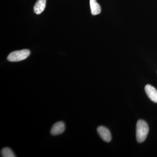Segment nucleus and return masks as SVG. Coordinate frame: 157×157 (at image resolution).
<instances>
[{"instance_id":"1","label":"nucleus","mask_w":157,"mask_h":157,"mask_svg":"<svg viewBox=\"0 0 157 157\" xmlns=\"http://www.w3.org/2000/svg\"><path fill=\"white\" fill-rule=\"evenodd\" d=\"M149 132L148 125L145 121L139 120L136 125V139L137 142L142 143L146 139Z\"/></svg>"},{"instance_id":"3","label":"nucleus","mask_w":157,"mask_h":157,"mask_svg":"<svg viewBox=\"0 0 157 157\" xmlns=\"http://www.w3.org/2000/svg\"><path fill=\"white\" fill-rule=\"evenodd\" d=\"M97 131L99 136L105 142H109L111 140V133L109 129L104 126L98 127Z\"/></svg>"},{"instance_id":"4","label":"nucleus","mask_w":157,"mask_h":157,"mask_svg":"<svg viewBox=\"0 0 157 157\" xmlns=\"http://www.w3.org/2000/svg\"><path fill=\"white\" fill-rule=\"evenodd\" d=\"M144 90L148 98L153 102L157 103V90L149 84L145 86Z\"/></svg>"},{"instance_id":"6","label":"nucleus","mask_w":157,"mask_h":157,"mask_svg":"<svg viewBox=\"0 0 157 157\" xmlns=\"http://www.w3.org/2000/svg\"><path fill=\"white\" fill-rule=\"evenodd\" d=\"M46 2V0H38L37 1L34 7V11L36 14H40L45 10Z\"/></svg>"},{"instance_id":"8","label":"nucleus","mask_w":157,"mask_h":157,"mask_svg":"<svg viewBox=\"0 0 157 157\" xmlns=\"http://www.w3.org/2000/svg\"><path fill=\"white\" fill-rule=\"evenodd\" d=\"M1 155L3 157H16L14 152L9 147H5L3 148L1 151Z\"/></svg>"},{"instance_id":"2","label":"nucleus","mask_w":157,"mask_h":157,"mask_svg":"<svg viewBox=\"0 0 157 157\" xmlns=\"http://www.w3.org/2000/svg\"><path fill=\"white\" fill-rule=\"evenodd\" d=\"M30 54V52L28 49H23L16 51L11 52L8 56L7 59L10 62L21 61L27 58Z\"/></svg>"},{"instance_id":"7","label":"nucleus","mask_w":157,"mask_h":157,"mask_svg":"<svg viewBox=\"0 0 157 157\" xmlns=\"http://www.w3.org/2000/svg\"><path fill=\"white\" fill-rule=\"evenodd\" d=\"M90 6L91 12L93 15H98L101 13V7L100 5L97 2V0H90Z\"/></svg>"},{"instance_id":"5","label":"nucleus","mask_w":157,"mask_h":157,"mask_svg":"<svg viewBox=\"0 0 157 157\" xmlns=\"http://www.w3.org/2000/svg\"><path fill=\"white\" fill-rule=\"evenodd\" d=\"M65 130V124L63 122L59 121L52 126L51 129L50 133L52 135H58L63 133Z\"/></svg>"}]
</instances>
